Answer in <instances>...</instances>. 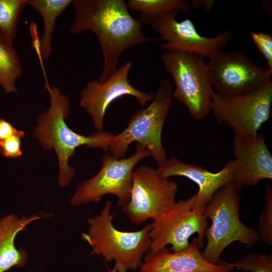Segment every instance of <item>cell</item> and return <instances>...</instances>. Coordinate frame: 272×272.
Returning a JSON list of instances; mask_svg holds the SVG:
<instances>
[{
	"label": "cell",
	"mask_w": 272,
	"mask_h": 272,
	"mask_svg": "<svg viewBox=\"0 0 272 272\" xmlns=\"http://www.w3.org/2000/svg\"><path fill=\"white\" fill-rule=\"evenodd\" d=\"M229 264L244 271L272 272V255L251 252L235 262Z\"/></svg>",
	"instance_id": "cell-22"
},
{
	"label": "cell",
	"mask_w": 272,
	"mask_h": 272,
	"mask_svg": "<svg viewBox=\"0 0 272 272\" xmlns=\"http://www.w3.org/2000/svg\"><path fill=\"white\" fill-rule=\"evenodd\" d=\"M24 131L18 130L13 135L0 141V154L6 157L12 158L22 156V139L24 137Z\"/></svg>",
	"instance_id": "cell-25"
},
{
	"label": "cell",
	"mask_w": 272,
	"mask_h": 272,
	"mask_svg": "<svg viewBox=\"0 0 272 272\" xmlns=\"http://www.w3.org/2000/svg\"><path fill=\"white\" fill-rule=\"evenodd\" d=\"M151 157L149 148L137 143L135 152L128 158H116L105 152L102 167L98 173L76 186L70 199L73 207L84 206L101 201L106 194L117 197V206H125L130 198L134 167L143 158Z\"/></svg>",
	"instance_id": "cell-7"
},
{
	"label": "cell",
	"mask_w": 272,
	"mask_h": 272,
	"mask_svg": "<svg viewBox=\"0 0 272 272\" xmlns=\"http://www.w3.org/2000/svg\"><path fill=\"white\" fill-rule=\"evenodd\" d=\"M249 35L257 49L263 56L267 68L272 70V37L261 32L249 31Z\"/></svg>",
	"instance_id": "cell-24"
},
{
	"label": "cell",
	"mask_w": 272,
	"mask_h": 272,
	"mask_svg": "<svg viewBox=\"0 0 272 272\" xmlns=\"http://www.w3.org/2000/svg\"><path fill=\"white\" fill-rule=\"evenodd\" d=\"M259 238L264 243L272 245V189L265 184L264 209L259 219Z\"/></svg>",
	"instance_id": "cell-23"
},
{
	"label": "cell",
	"mask_w": 272,
	"mask_h": 272,
	"mask_svg": "<svg viewBox=\"0 0 272 272\" xmlns=\"http://www.w3.org/2000/svg\"><path fill=\"white\" fill-rule=\"evenodd\" d=\"M207 64L213 88L222 96L248 93L272 82V70L239 50L221 51Z\"/></svg>",
	"instance_id": "cell-10"
},
{
	"label": "cell",
	"mask_w": 272,
	"mask_h": 272,
	"mask_svg": "<svg viewBox=\"0 0 272 272\" xmlns=\"http://www.w3.org/2000/svg\"><path fill=\"white\" fill-rule=\"evenodd\" d=\"M51 214L31 215L20 217L11 214L0 218V272H5L13 267L22 268L28 261V253L24 248H17L15 244L16 235L30 223L50 217Z\"/></svg>",
	"instance_id": "cell-17"
},
{
	"label": "cell",
	"mask_w": 272,
	"mask_h": 272,
	"mask_svg": "<svg viewBox=\"0 0 272 272\" xmlns=\"http://www.w3.org/2000/svg\"><path fill=\"white\" fill-rule=\"evenodd\" d=\"M111 207V201H107L99 214L87 220L88 230L81 233V238L92 247L90 255H101L106 262L113 261L117 272L136 270L150 250L152 224L137 231H120L113 225Z\"/></svg>",
	"instance_id": "cell-3"
},
{
	"label": "cell",
	"mask_w": 272,
	"mask_h": 272,
	"mask_svg": "<svg viewBox=\"0 0 272 272\" xmlns=\"http://www.w3.org/2000/svg\"><path fill=\"white\" fill-rule=\"evenodd\" d=\"M215 1L214 0H192L190 3L191 8L197 9L203 7L206 11H210L212 8Z\"/></svg>",
	"instance_id": "cell-28"
},
{
	"label": "cell",
	"mask_w": 272,
	"mask_h": 272,
	"mask_svg": "<svg viewBox=\"0 0 272 272\" xmlns=\"http://www.w3.org/2000/svg\"><path fill=\"white\" fill-rule=\"evenodd\" d=\"M161 60L175 83L172 97L187 108L192 118H206L211 112L214 91L204 58L195 53L165 51Z\"/></svg>",
	"instance_id": "cell-6"
},
{
	"label": "cell",
	"mask_w": 272,
	"mask_h": 272,
	"mask_svg": "<svg viewBox=\"0 0 272 272\" xmlns=\"http://www.w3.org/2000/svg\"><path fill=\"white\" fill-rule=\"evenodd\" d=\"M195 194L186 199H180L164 214L151 223L149 235L151 239L149 252L154 253L166 247L173 252L186 248L190 244L189 238L197 234L200 247L203 246V239L208 226V220L203 215L205 206L192 209Z\"/></svg>",
	"instance_id": "cell-8"
},
{
	"label": "cell",
	"mask_w": 272,
	"mask_h": 272,
	"mask_svg": "<svg viewBox=\"0 0 272 272\" xmlns=\"http://www.w3.org/2000/svg\"><path fill=\"white\" fill-rule=\"evenodd\" d=\"M110 272H117V271L116 269L114 267Z\"/></svg>",
	"instance_id": "cell-29"
},
{
	"label": "cell",
	"mask_w": 272,
	"mask_h": 272,
	"mask_svg": "<svg viewBox=\"0 0 272 272\" xmlns=\"http://www.w3.org/2000/svg\"><path fill=\"white\" fill-rule=\"evenodd\" d=\"M173 11L155 19L151 23L153 29L166 42L160 47L166 51H178L195 53L209 58L222 51L231 40V32L225 30L213 37L199 34L192 21L186 19L178 22Z\"/></svg>",
	"instance_id": "cell-13"
},
{
	"label": "cell",
	"mask_w": 272,
	"mask_h": 272,
	"mask_svg": "<svg viewBox=\"0 0 272 272\" xmlns=\"http://www.w3.org/2000/svg\"><path fill=\"white\" fill-rule=\"evenodd\" d=\"M232 148L235 158L233 182L238 190L272 179V155L262 134L234 135Z\"/></svg>",
	"instance_id": "cell-14"
},
{
	"label": "cell",
	"mask_w": 272,
	"mask_h": 272,
	"mask_svg": "<svg viewBox=\"0 0 272 272\" xmlns=\"http://www.w3.org/2000/svg\"><path fill=\"white\" fill-rule=\"evenodd\" d=\"M197 237L189 245L178 252L166 247L154 253L149 251L143 258L139 272H230L234 269L228 262L220 264L206 260L200 251Z\"/></svg>",
	"instance_id": "cell-15"
},
{
	"label": "cell",
	"mask_w": 272,
	"mask_h": 272,
	"mask_svg": "<svg viewBox=\"0 0 272 272\" xmlns=\"http://www.w3.org/2000/svg\"><path fill=\"white\" fill-rule=\"evenodd\" d=\"M234 168V160H230L220 171L212 172L201 166L171 157L157 169L163 177L183 176L196 184L198 190L192 206V209H196L205 206L219 188L233 182Z\"/></svg>",
	"instance_id": "cell-16"
},
{
	"label": "cell",
	"mask_w": 272,
	"mask_h": 272,
	"mask_svg": "<svg viewBox=\"0 0 272 272\" xmlns=\"http://www.w3.org/2000/svg\"><path fill=\"white\" fill-rule=\"evenodd\" d=\"M50 97V105L37 118L33 137L46 151L54 150L58 160L57 181L61 187L68 186L76 174L75 168L69 161L80 146L98 148L108 152L109 144L113 134L106 131H97L86 136L72 130L65 121L70 113L71 102L69 96L56 86L46 88Z\"/></svg>",
	"instance_id": "cell-2"
},
{
	"label": "cell",
	"mask_w": 272,
	"mask_h": 272,
	"mask_svg": "<svg viewBox=\"0 0 272 272\" xmlns=\"http://www.w3.org/2000/svg\"><path fill=\"white\" fill-rule=\"evenodd\" d=\"M22 73L20 57L13 43L0 34V87L5 93H17L16 83Z\"/></svg>",
	"instance_id": "cell-19"
},
{
	"label": "cell",
	"mask_w": 272,
	"mask_h": 272,
	"mask_svg": "<svg viewBox=\"0 0 272 272\" xmlns=\"http://www.w3.org/2000/svg\"><path fill=\"white\" fill-rule=\"evenodd\" d=\"M12 124L3 118H0V141L5 140L17 132Z\"/></svg>",
	"instance_id": "cell-27"
},
{
	"label": "cell",
	"mask_w": 272,
	"mask_h": 272,
	"mask_svg": "<svg viewBox=\"0 0 272 272\" xmlns=\"http://www.w3.org/2000/svg\"><path fill=\"white\" fill-rule=\"evenodd\" d=\"M29 272H32V271H29Z\"/></svg>",
	"instance_id": "cell-30"
},
{
	"label": "cell",
	"mask_w": 272,
	"mask_h": 272,
	"mask_svg": "<svg viewBox=\"0 0 272 272\" xmlns=\"http://www.w3.org/2000/svg\"><path fill=\"white\" fill-rule=\"evenodd\" d=\"M72 4L75 15L70 32L79 34L90 30L99 41L103 59L102 71L97 79L100 82L105 81L116 71L124 50L160 40L145 36L143 23L130 15L123 0H74Z\"/></svg>",
	"instance_id": "cell-1"
},
{
	"label": "cell",
	"mask_w": 272,
	"mask_h": 272,
	"mask_svg": "<svg viewBox=\"0 0 272 272\" xmlns=\"http://www.w3.org/2000/svg\"><path fill=\"white\" fill-rule=\"evenodd\" d=\"M172 99V88L166 79L161 80L149 105L138 110L125 128L112 136L108 152L116 158H123L132 142L149 149L158 167L168 160L162 142V132Z\"/></svg>",
	"instance_id": "cell-5"
},
{
	"label": "cell",
	"mask_w": 272,
	"mask_h": 272,
	"mask_svg": "<svg viewBox=\"0 0 272 272\" xmlns=\"http://www.w3.org/2000/svg\"><path fill=\"white\" fill-rule=\"evenodd\" d=\"M131 65V61H126L105 81L97 79L88 82L81 90L79 105L91 118L97 131L103 130L106 109L115 100L130 96L143 107L153 100L155 94L143 92L129 82L128 74Z\"/></svg>",
	"instance_id": "cell-12"
},
{
	"label": "cell",
	"mask_w": 272,
	"mask_h": 272,
	"mask_svg": "<svg viewBox=\"0 0 272 272\" xmlns=\"http://www.w3.org/2000/svg\"><path fill=\"white\" fill-rule=\"evenodd\" d=\"M178 184L162 176L157 169L142 165L133 172L129 202L121 211L131 223L140 225L160 217L176 202Z\"/></svg>",
	"instance_id": "cell-9"
},
{
	"label": "cell",
	"mask_w": 272,
	"mask_h": 272,
	"mask_svg": "<svg viewBox=\"0 0 272 272\" xmlns=\"http://www.w3.org/2000/svg\"><path fill=\"white\" fill-rule=\"evenodd\" d=\"M30 33L32 38L31 47L34 50L35 53L38 56L42 69L43 71L45 78L46 75L43 64V58L41 52V41L39 39L38 34L37 25L35 21H32L30 25Z\"/></svg>",
	"instance_id": "cell-26"
},
{
	"label": "cell",
	"mask_w": 272,
	"mask_h": 272,
	"mask_svg": "<svg viewBox=\"0 0 272 272\" xmlns=\"http://www.w3.org/2000/svg\"><path fill=\"white\" fill-rule=\"evenodd\" d=\"M271 103L272 82L238 95L224 96L214 91L211 111L219 123L233 129L234 135H255L269 119Z\"/></svg>",
	"instance_id": "cell-11"
},
{
	"label": "cell",
	"mask_w": 272,
	"mask_h": 272,
	"mask_svg": "<svg viewBox=\"0 0 272 272\" xmlns=\"http://www.w3.org/2000/svg\"><path fill=\"white\" fill-rule=\"evenodd\" d=\"M128 9L139 12L144 24H151L158 18L173 11H186L191 8L187 0H129Z\"/></svg>",
	"instance_id": "cell-20"
},
{
	"label": "cell",
	"mask_w": 272,
	"mask_h": 272,
	"mask_svg": "<svg viewBox=\"0 0 272 272\" xmlns=\"http://www.w3.org/2000/svg\"><path fill=\"white\" fill-rule=\"evenodd\" d=\"M72 3V0H27L28 5L37 11L43 20V32L40 39L43 59H47L50 56L52 50L51 40L57 18Z\"/></svg>",
	"instance_id": "cell-18"
},
{
	"label": "cell",
	"mask_w": 272,
	"mask_h": 272,
	"mask_svg": "<svg viewBox=\"0 0 272 272\" xmlns=\"http://www.w3.org/2000/svg\"><path fill=\"white\" fill-rule=\"evenodd\" d=\"M238 191L230 182L216 191L205 206L204 216L212 224L205 232L207 242L201 254L211 263L220 264L222 253L232 242L251 246L260 239L256 231L240 220Z\"/></svg>",
	"instance_id": "cell-4"
},
{
	"label": "cell",
	"mask_w": 272,
	"mask_h": 272,
	"mask_svg": "<svg viewBox=\"0 0 272 272\" xmlns=\"http://www.w3.org/2000/svg\"><path fill=\"white\" fill-rule=\"evenodd\" d=\"M27 0H0V34L13 43Z\"/></svg>",
	"instance_id": "cell-21"
}]
</instances>
